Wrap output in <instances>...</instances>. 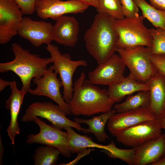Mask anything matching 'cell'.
Masks as SVG:
<instances>
[{
  "mask_svg": "<svg viewBox=\"0 0 165 165\" xmlns=\"http://www.w3.org/2000/svg\"><path fill=\"white\" fill-rule=\"evenodd\" d=\"M115 19L98 13L84 35L86 49L98 64L105 62L116 51L118 35L114 25Z\"/></svg>",
  "mask_w": 165,
  "mask_h": 165,
  "instance_id": "cell-2",
  "label": "cell"
},
{
  "mask_svg": "<svg viewBox=\"0 0 165 165\" xmlns=\"http://www.w3.org/2000/svg\"><path fill=\"white\" fill-rule=\"evenodd\" d=\"M141 10L142 15L156 28L165 29V10L158 9L145 0H134Z\"/></svg>",
  "mask_w": 165,
  "mask_h": 165,
  "instance_id": "cell-23",
  "label": "cell"
},
{
  "mask_svg": "<svg viewBox=\"0 0 165 165\" xmlns=\"http://www.w3.org/2000/svg\"><path fill=\"white\" fill-rule=\"evenodd\" d=\"M145 19L141 15L115 20L114 25L118 35L117 48L139 46L151 47L152 38L149 29L144 24Z\"/></svg>",
  "mask_w": 165,
  "mask_h": 165,
  "instance_id": "cell-4",
  "label": "cell"
},
{
  "mask_svg": "<svg viewBox=\"0 0 165 165\" xmlns=\"http://www.w3.org/2000/svg\"><path fill=\"white\" fill-rule=\"evenodd\" d=\"M132 148V165H152L165 156V134Z\"/></svg>",
  "mask_w": 165,
  "mask_h": 165,
  "instance_id": "cell-16",
  "label": "cell"
},
{
  "mask_svg": "<svg viewBox=\"0 0 165 165\" xmlns=\"http://www.w3.org/2000/svg\"><path fill=\"white\" fill-rule=\"evenodd\" d=\"M159 119L149 107H141L122 113H115L109 119L108 131L115 137L121 131L141 122Z\"/></svg>",
  "mask_w": 165,
  "mask_h": 165,
  "instance_id": "cell-15",
  "label": "cell"
},
{
  "mask_svg": "<svg viewBox=\"0 0 165 165\" xmlns=\"http://www.w3.org/2000/svg\"><path fill=\"white\" fill-rule=\"evenodd\" d=\"M34 122L38 126L40 130L37 134H31L28 136L27 144L38 143L53 147L57 149L64 157L71 156L72 153L67 132L46 124L38 117H36Z\"/></svg>",
  "mask_w": 165,
  "mask_h": 165,
  "instance_id": "cell-8",
  "label": "cell"
},
{
  "mask_svg": "<svg viewBox=\"0 0 165 165\" xmlns=\"http://www.w3.org/2000/svg\"><path fill=\"white\" fill-rule=\"evenodd\" d=\"M89 6L83 3L72 0H36L35 11L43 19L50 18L56 20L66 14L82 13Z\"/></svg>",
  "mask_w": 165,
  "mask_h": 165,
  "instance_id": "cell-13",
  "label": "cell"
},
{
  "mask_svg": "<svg viewBox=\"0 0 165 165\" xmlns=\"http://www.w3.org/2000/svg\"><path fill=\"white\" fill-rule=\"evenodd\" d=\"M36 0H15L23 14H33L35 11Z\"/></svg>",
  "mask_w": 165,
  "mask_h": 165,
  "instance_id": "cell-29",
  "label": "cell"
},
{
  "mask_svg": "<svg viewBox=\"0 0 165 165\" xmlns=\"http://www.w3.org/2000/svg\"><path fill=\"white\" fill-rule=\"evenodd\" d=\"M56 21L52 28L53 40L65 46L74 47L79 31L77 20L74 17L64 15Z\"/></svg>",
  "mask_w": 165,
  "mask_h": 165,
  "instance_id": "cell-17",
  "label": "cell"
},
{
  "mask_svg": "<svg viewBox=\"0 0 165 165\" xmlns=\"http://www.w3.org/2000/svg\"><path fill=\"white\" fill-rule=\"evenodd\" d=\"M125 17H135L139 16V8L134 0H120Z\"/></svg>",
  "mask_w": 165,
  "mask_h": 165,
  "instance_id": "cell-27",
  "label": "cell"
},
{
  "mask_svg": "<svg viewBox=\"0 0 165 165\" xmlns=\"http://www.w3.org/2000/svg\"><path fill=\"white\" fill-rule=\"evenodd\" d=\"M23 14L15 0H0L1 44L7 43L18 34Z\"/></svg>",
  "mask_w": 165,
  "mask_h": 165,
  "instance_id": "cell-12",
  "label": "cell"
},
{
  "mask_svg": "<svg viewBox=\"0 0 165 165\" xmlns=\"http://www.w3.org/2000/svg\"><path fill=\"white\" fill-rule=\"evenodd\" d=\"M10 86L11 94L5 103V108L10 111V121L7 131L11 141V144L14 145L15 137L20 134V130L17 118L26 93L18 89L15 81H11Z\"/></svg>",
  "mask_w": 165,
  "mask_h": 165,
  "instance_id": "cell-18",
  "label": "cell"
},
{
  "mask_svg": "<svg viewBox=\"0 0 165 165\" xmlns=\"http://www.w3.org/2000/svg\"><path fill=\"white\" fill-rule=\"evenodd\" d=\"M82 72L73 84L72 97L69 103L72 114L89 116L111 111L115 102L109 97L107 90L101 89L85 79Z\"/></svg>",
  "mask_w": 165,
  "mask_h": 165,
  "instance_id": "cell-1",
  "label": "cell"
},
{
  "mask_svg": "<svg viewBox=\"0 0 165 165\" xmlns=\"http://www.w3.org/2000/svg\"><path fill=\"white\" fill-rule=\"evenodd\" d=\"M159 121L162 128L165 130V114L159 118Z\"/></svg>",
  "mask_w": 165,
  "mask_h": 165,
  "instance_id": "cell-35",
  "label": "cell"
},
{
  "mask_svg": "<svg viewBox=\"0 0 165 165\" xmlns=\"http://www.w3.org/2000/svg\"><path fill=\"white\" fill-rule=\"evenodd\" d=\"M46 49L52 59L54 71L59 75L62 83L63 97L69 103L73 97V74L79 66H87V62L83 60H72L69 54H62L58 47L53 44L47 45Z\"/></svg>",
  "mask_w": 165,
  "mask_h": 165,
  "instance_id": "cell-6",
  "label": "cell"
},
{
  "mask_svg": "<svg viewBox=\"0 0 165 165\" xmlns=\"http://www.w3.org/2000/svg\"><path fill=\"white\" fill-rule=\"evenodd\" d=\"M66 115L58 105L51 102L37 101L28 106L21 120L24 122H32L36 117H40L46 119L52 126L59 129L71 127L82 132L84 128L80 123L68 119Z\"/></svg>",
  "mask_w": 165,
  "mask_h": 165,
  "instance_id": "cell-7",
  "label": "cell"
},
{
  "mask_svg": "<svg viewBox=\"0 0 165 165\" xmlns=\"http://www.w3.org/2000/svg\"><path fill=\"white\" fill-rule=\"evenodd\" d=\"M11 49L15 58L11 61L0 63V72L12 71L18 75L22 83L21 90L29 93L31 81L34 78H40L48 68L47 65L53 62L52 58H42L39 55L32 54L19 44L14 42Z\"/></svg>",
  "mask_w": 165,
  "mask_h": 165,
  "instance_id": "cell-3",
  "label": "cell"
},
{
  "mask_svg": "<svg viewBox=\"0 0 165 165\" xmlns=\"http://www.w3.org/2000/svg\"><path fill=\"white\" fill-rule=\"evenodd\" d=\"M97 4L98 13L107 14L116 20L125 17L120 0H97Z\"/></svg>",
  "mask_w": 165,
  "mask_h": 165,
  "instance_id": "cell-25",
  "label": "cell"
},
{
  "mask_svg": "<svg viewBox=\"0 0 165 165\" xmlns=\"http://www.w3.org/2000/svg\"><path fill=\"white\" fill-rule=\"evenodd\" d=\"M116 51L130 74L140 82H147L158 72L151 60V47L139 46L117 48Z\"/></svg>",
  "mask_w": 165,
  "mask_h": 165,
  "instance_id": "cell-5",
  "label": "cell"
},
{
  "mask_svg": "<svg viewBox=\"0 0 165 165\" xmlns=\"http://www.w3.org/2000/svg\"><path fill=\"white\" fill-rule=\"evenodd\" d=\"M4 148L2 145V139L1 137H0V164L2 165V157L3 155Z\"/></svg>",
  "mask_w": 165,
  "mask_h": 165,
  "instance_id": "cell-34",
  "label": "cell"
},
{
  "mask_svg": "<svg viewBox=\"0 0 165 165\" xmlns=\"http://www.w3.org/2000/svg\"><path fill=\"white\" fill-rule=\"evenodd\" d=\"M78 1L86 5L89 6H93L96 9L98 6L97 0H72Z\"/></svg>",
  "mask_w": 165,
  "mask_h": 165,
  "instance_id": "cell-32",
  "label": "cell"
},
{
  "mask_svg": "<svg viewBox=\"0 0 165 165\" xmlns=\"http://www.w3.org/2000/svg\"><path fill=\"white\" fill-rule=\"evenodd\" d=\"M88 74L89 80L95 85H108L122 81L126 66L118 54H114Z\"/></svg>",
  "mask_w": 165,
  "mask_h": 165,
  "instance_id": "cell-11",
  "label": "cell"
},
{
  "mask_svg": "<svg viewBox=\"0 0 165 165\" xmlns=\"http://www.w3.org/2000/svg\"><path fill=\"white\" fill-rule=\"evenodd\" d=\"M159 119L144 121L120 131L116 140L124 145L134 148L161 134Z\"/></svg>",
  "mask_w": 165,
  "mask_h": 165,
  "instance_id": "cell-9",
  "label": "cell"
},
{
  "mask_svg": "<svg viewBox=\"0 0 165 165\" xmlns=\"http://www.w3.org/2000/svg\"><path fill=\"white\" fill-rule=\"evenodd\" d=\"M148 0L153 7L160 10H165V0Z\"/></svg>",
  "mask_w": 165,
  "mask_h": 165,
  "instance_id": "cell-31",
  "label": "cell"
},
{
  "mask_svg": "<svg viewBox=\"0 0 165 165\" xmlns=\"http://www.w3.org/2000/svg\"><path fill=\"white\" fill-rule=\"evenodd\" d=\"M32 81L37 86L35 89L30 90V94L48 97L56 102L66 115L71 114L69 103L65 101L61 93L62 83L57 78V74L54 71L53 65L48 68L41 77L34 78Z\"/></svg>",
  "mask_w": 165,
  "mask_h": 165,
  "instance_id": "cell-10",
  "label": "cell"
},
{
  "mask_svg": "<svg viewBox=\"0 0 165 165\" xmlns=\"http://www.w3.org/2000/svg\"><path fill=\"white\" fill-rule=\"evenodd\" d=\"M152 38V54H165V29H149Z\"/></svg>",
  "mask_w": 165,
  "mask_h": 165,
  "instance_id": "cell-26",
  "label": "cell"
},
{
  "mask_svg": "<svg viewBox=\"0 0 165 165\" xmlns=\"http://www.w3.org/2000/svg\"><path fill=\"white\" fill-rule=\"evenodd\" d=\"M52 28L50 23L34 20L25 16L23 18L18 34L34 46L38 47L42 44H51L53 40Z\"/></svg>",
  "mask_w": 165,
  "mask_h": 165,
  "instance_id": "cell-14",
  "label": "cell"
},
{
  "mask_svg": "<svg viewBox=\"0 0 165 165\" xmlns=\"http://www.w3.org/2000/svg\"><path fill=\"white\" fill-rule=\"evenodd\" d=\"M149 91L147 82L136 79L130 73L121 82L108 86V95L114 102L121 101L127 95L141 91Z\"/></svg>",
  "mask_w": 165,
  "mask_h": 165,
  "instance_id": "cell-20",
  "label": "cell"
},
{
  "mask_svg": "<svg viewBox=\"0 0 165 165\" xmlns=\"http://www.w3.org/2000/svg\"><path fill=\"white\" fill-rule=\"evenodd\" d=\"M151 60L157 70L165 76V54H151Z\"/></svg>",
  "mask_w": 165,
  "mask_h": 165,
  "instance_id": "cell-28",
  "label": "cell"
},
{
  "mask_svg": "<svg viewBox=\"0 0 165 165\" xmlns=\"http://www.w3.org/2000/svg\"><path fill=\"white\" fill-rule=\"evenodd\" d=\"M61 153L56 148L49 145L39 146L33 156L35 165H56Z\"/></svg>",
  "mask_w": 165,
  "mask_h": 165,
  "instance_id": "cell-24",
  "label": "cell"
},
{
  "mask_svg": "<svg viewBox=\"0 0 165 165\" xmlns=\"http://www.w3.org/2000/svg\"><path fill=\"white\" fill-rule=\"evenodd\" d=\"M147 82L150 96L149 107L159 119L165 114V76L158 72Z\"/></svg>",
  "mask_w": 165,
  "mask_h": 165,
  "instance_id": "cell-19",
  "label": "cell"
},
{
  "mask_svg": "<svg viewBox=\"0 0 165 165\" xmlns=\"http://www.w3.org/2000/svg\"><path fill=\"white\" fill-rule=\"evenodd\" d=\"M150 102L149 91H141L135 95L128 96L124 102L115 104L114 108L117 113H122L141 107H149Z\"/></svg>",
  "mask_w": 165,
  "mask_h": 165,
  "instance_id": "cell-22",
  "label": "cell"
},
{
  "mask_svg": "<svg viewBox=\"0 0 165 165\" xmlns=\"http://www.w3.org/2000/svg\"><path fill=\"white\" fill-rule=\"evenodd\" d=\"M116 112L115 109L103 114L98 116H94L91 119H85L79 118L74 119L75 122L87 125L88 129L84 128L83 132L88 134L93 133L96 137L98 141L105 142L106 139H109L105 131V126L110 118Z\"/></svg>",
  "mask_w": 165,
  "mask_h": 165,
  "instance_id": "cell-21",
  "label": "cell"
},
{
  "mask_svg": "<svg viewBox=\"0 0 165 165\" xmlns=\"http://www.w3.org/2000/svg\"><path fill=\"white\" fill-rule=\"evenodd\" d=\"M92 151V149H91L90 148H88V149H87V148H84L80 150L78 153V155L77 157L73 161L67 163H61L59 164L62 165H73L76 164L81 158L89 154Z\"/></svg>",
  "mask_w": 165,
  "mask_h": 165,
  "instance_id": "cell-30",
  "label": "cell"
},
{
  "mask_svg": "<svg viewBox=\"0 0 165 165\" xmlns=\"http://www.w3.org/2000/svg\"><path fill=\"white\" fill-rule=\"evenodd\" d=\"M11 81L5 80L2 79H0V91L3 90L5 87L10 86Z\"/></svg>",
  "mask_w": 165,
  "mask_h": 165,
  "instance_id": "cell-33",
  "label": "cell"
},
{
  "mask_svg": "<svg viewBox=\"0 0 165 165\" xmlns=\"http://www.w3.org/2000/svg\"><path fill=\"white\" fill-rule=\"evenodd\" d=\"M152 165H165V156Z\"/></svg>",
  "mask_w": 165,
  "mask_h": 165,
  "instance_id": "cell-36",
  "label": "cell"
}]
</instances>
